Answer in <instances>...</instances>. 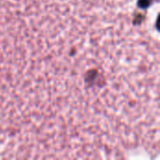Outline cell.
Returning a JSON list of instances; mask_svg holds the SVG:
<instances>
[{
	"label": "cell",
	"instance_id": "cell-1",
	"mask_svg": "<svg viewBox=\"0 0 160 160\" xmlns=\"http://www.w3.org/2000/svg\"><path fill=\"white\" fill-rule=\"evenodd\" d=\"M159 0H0V159L159 155Z\"/></svg>",
	"mask_w": 160,
	"mask_h": 160
}]
</instances>
